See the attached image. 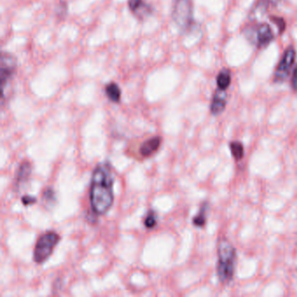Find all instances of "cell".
<instances>
[{"label": "cell", "instance_id": "5bb4252c", "mask_svg": "<svg viewBox=\"0 0 297 297\" xmlns=\"http://www.w3.org/2000/svg\"><path fill=\"white\" fill-rule=\"evenodd\" d=\"M232 83V72L228 68H222L216 76V86L219 89L227 91Z\"/></svg>", "mask_w": 297, "mask_h": 297}, {"label": "cell", "instance_id": "ffe728a7", "mask_svg": "<svg viewBox=\"0 0 297 297\" xmlns=\"http://www.w3.org/2000/svg\"><path fill=\"white\" fill-rule=\"evenodd\" d=\"M22 201H23L24 205H31L36 202V198L32 197L30 195H26L22 198Z\"/></svg>", "mask_w": 297, "mask_h": 297}, {"label": "cell", "instance_id": "8fae6325", "mask_svg": "<svg viewBox=\"0 0 297 297\" xmlns=\"http://www.w3.org/2000/svg\"><path fill=\"white\" fill-rule=\"evenodd\" d=\"M210 204L208 201H204L200 207L198 213L196 216H194L192 222L193 224L195 227L202 228L204 227L207 224V217H208V214H209Z\"/></svg>", "mask_w": 297, "mask_h": 297}, {"label": "cell", "instance_id": "7a4b0ae2", "mask_svg": "<svg viewBox=\"0 0 297 297\" xmlns=\"http://www.w3.org/2000/svg\"><path fill=\"white\" fill-rule=\"evenodd\" d=\"M237 264V250L233 243L222 236L217 242L216 275L222 285H229L233 282Z\"/></svg>", "mask_w": 297, "mask_h": 297}, {"label": "cell", "instance_id": "2e32d148", "mask_svg": "<svg viewBox=\"0 0 297 297\" xmlns=\"http://www.w3.org/2000/svg\"><path fill=\"white\" fill-rule=\"evenodd\" d=\"M231 155L236 162L241 161L244 158L245 149L243 144L239 140H232L228 143Z\"/></svg>", "mask_w": 297, "mask_h": 297}, {"label": "cell", "instance_id": "4fadbf2b", "mask_svg": "<svg viewBox=\"0 0 297 297\" xmlns=\"http://www.w3.org/2000/svg\"><path fill=\"white\" fill-rule=\"evenodd\" d=\"M161 139L159 136L152 137L148 140H146L145 142H143L140 146V153L143 157H148L153 155L155 152L157 151L160 146Z\"/></svg>", "mask_w": 297, "mask_h": 297}, {"label": "cell", "instance_id": "5b68a950", "mask_svg": "<svg viewBox=\"0 0 297 297\" xmlns=\"http://www.w3.org/2000/svg\"><path fill=\"white\" fill-rule=\"evenodd\" d=\"M60 241L58 234L50 231L43 234L36 242L33 251V260L36 263H44L53 253V249Z\"/></svg>", "mask_w": 297, "mask_h": 297}, {"label": "cell", "instance_id": "30bf717a", "mask_svg": "<svg viewBox=\"0 0 297 297\" xmlns=\"http://www.w3.org/2000/svg\"><path fill=\"white\" fill-rule=\"evenodd\" d=\"M281 2L282 0H257V2L249 13V18L253 19L257 13L265 14L269 10L277 8Z\"/></svg>", "mask_w": 297, "mask_h": 297}, {"label": "cell", "instance_id": "7c38bea8", "mask_svg": "<svg viewBox=\"0 0 297 297\" xmlns=\"http://www.w3.org/2000/svg\"><path fill=\"white\" fill-rule=\"evenodd\" d=\"M32 174V166L29 162H24L18 167L16 176H15V186L20 187L23 184L29 180L30 175Z\"/></svg>", "mask_w": 297, "mask_h": 297}, {"label": "cell", "instance_id": "ba28073f", "mask_svg": "<svg viewBox=\"0 0 297 297\" xmlns=\"http://www.w3.org/2000/svg\"><path fill=\"white\" fill-rule=\"evenodd\" d=\"M128 6L139 20H145L154 13V7L146 0H128Z\"/></svg>", "mask_w": 297, "mask_h": 297}, {"label": "cell", "instance_id": "277c9868", "mask_svg": "<svg viewBox=\"0 0 297 297\" xmlns=\"http://www.w3.org/2000/svg\"><path fill=\"white\" fill-rule=\"evenodd\" d=\"M172 18L181 33L191 32L195 26L193 0H175L172 8Z\"/></svg>", "mask_w": 297, "mask_h": 297}, {"label": "cell", "instance_id": "8992f818", "mask_svg": "<svg viewBox=\"0 0 297 297\" xmlns=\"http://www.w3.org/2000/svg\"><path fill=\"white\" fill-rule=\"evenodd\" d=\"M18 69L17 58L12 53L2 51L0 57V78H1V89H2V101L6 98V92L11 82L14 78Z\"/></svg>", "mask_w": 297, "mask_h": 297}, {"label": "cell", "instance_id": "d6986e66", "mask_svg": "<svg viewBox=\"0 0 297 297\" xmlns=\"http://www.w3.org/2000/svg\"><path fill=\"white\" fill-rule=\"evenodd\" d=\"M290 86H291L292 90L294 91V92H297V65L296 67H294L293 73H292Z\"/></svg>", "mask_w": 297, "mask_h": 297}, {"label": "cell", "instance_id": "52a82bcc", "mask_svg": "<svg viewBox=\"0 0 297 297\" xmlns=\"http://www.w3.org/2000/svg\"><path fill=\"white\" fill-rule=\"evenodd\" d=\"M296 50L293 46H288L281 57L273 75V82L275 84H281L287 81L291 74L292 69L296 59Z\"/></svg>", "mask_w": 297, "mask_h": 297}, {"label": "cell", "instance_id": "ac0fdd59", "mask_svg": "<svg viewBox=\"0 0 297 297\" xmlns=\"http://www.w3.org/2000/svg\"><path fill=\"white\" fill-rule=\"evenodd\" d=\"M156 222H157V220H156L155 214L154 212H150L145 219L144 224L147 228H153L156 225Z\"/></svg>", "mask_w": 297, "mask_h": 297}, {"label": "cell", "instance_id": "3957f363", "mask_svg": "<svg viewBox=\"0 0 297 297\" xmlns=\"http://www.w3.org/2000/svg\"><path fill=\"white\" fill-rule=\"evenodd\" d=\"M242 35L257 49H265L274 40L275 34L269 24L252 20L242 30Z\"/></svg>", "mask_w": 297, "mask_h": 297}, {"label": "cell", "instance_id": "6da1fadb", "mask_svg": "<svg viewBox=\"0 0 297 297\" xmlns=\"http://www.w3.org/2000/svg\"><path fill=\"white\" fill-rule=\"evenodd\" d=\"M114 176L108 164H99L91 180L90 203L93 213L103 216L114 204Z\"/></svg>", "mask_w": 297, "mask_h": 297}, {"label": "cell", "instance_id": "e0dca14e", "mask_svg": "<svg viewBox=\"0 0 297 297\" xmlns=\"http://www.w3.org/2000/svg\"><path fill=\"white\" fill-rule=\"evenodd\" d=\"M268 18H269L270 22L277 26L278 34L280 36L283 35V33L285 32L286 27H287L285 19L283 17H280L277 15H270V16H268Z\"/></svg>", "mask_w": 297, "mask_h": 297}, {"label": "cell", "instance_id": "9c48e42d", "mask_svg": "<svg viewBox=\"0 0 297 297\" xmlns=\"http://www.w3.org/2000/svg\"><path fill=\"white\" fill-rule=\"evenodd\" d=\"M227 105V92L216 88L210 102V114L217 117L224 113Z\"/></svg>", "mask_w": 297, "mask_h": 297}, {"label": "cell", "instance_id": "9a60e30c", "mask_svg": "<svg viewBox=\"0 0 297 297\" xmlns=\"http://www.w3.org/2000/svg\"><path fill=\"white\" fill-rule=\"evenodd\" d=\"M105 93L108 99L111 101V102L118 103L120 102L121 99V89H120V86L117 84L116 82L111 81L105 84Z\"/></svg>", "mask_w": 297, "mask_h": 297}]
</instances>
